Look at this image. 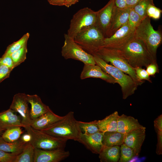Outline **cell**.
<instances>
[{
	"instance_id": "ab89813d",
	"label": "cell",
	"mask_w": 162,
	"mask_h": 162,
	"mask_svg": "<svg viewBox=\"0 0 162 162\" xmlns=\"http://www.w3.org/2000/svg\"><path fill=\"white\" fill-rule=\"evenodd\" d=\"M157 134V143L156 145V152L158 155L162 154V131H158Z\"/></svg>"
},
{
	"instance_id": "d4e9b609",
	"label": "cell",
	"mask_w": 162,
	"mask_h": 162,
	"mask_svg": "<svg viewBox=\"0 0 162 162\" xmlns=\"http://www.w3.org/2000/svg\"><path fill=\"white\" fill-rule=\"evenodd\" d=\"M27 143L22 142L19 139L12 142L5 141L0 136V150L18 155L20 153Z\"/></svg>"
},
{
	"instance_id": "bcb514c9",
	"label": "cell",
	"mask_w": 162,
	"mask_h": 162,
	"mask_svg": "<svg viewBox=\"0 0 162 162\" xmlns=\"http://www.w3.org/2000/svg\"><path fill=\"white\" fill-rule=\"evenodd\" d=\"M80 0H65L64 6L69 8L78 2Z\"/></svg>"
},
{
	"instance_id": "ba28073f",
	"label": "cell",
	"mask_w": 162,
	"mask_h": 162,
	"mask_svg": "<svg viewBox=\"0 0 162 162\" xmlns=\"http://www.w3.org/2000/svg\"><path fill=\"white\" fill-rule=\"evenodd\" d=\"M96 11L88 7L80 9L73 16L67 34L74 39L81 32L95 25Z\"/></svg>"
},
{
	"instance_id": "d590c367",
	"label": "cell",
	"mask_w": 162,
	"mask_h": 162,
	"mask_svg": "<svg viewBox=\"0 0 162 162\" xmlns=\"http://www.w3.org/2000/svg\"><path fill=\"white\" fill-rule=\"evenodd\" d=\"M16 155L0 150V162H14Z\"/></svg>"
},
{
	"instance_id": "f1b7e54d",
	"label": "cell",
	"mask_w": 162,
	"mask_h": 162,
	"mask_svg": "<svg viewBox=\"0 0 162 162\" xmlns=\"http://www.w3.org/2000/svg\"><path fill=\"white\" fill-rule=\"evenodd\" d=\"M80 130L83 134L90 135L100 131L97 124L95 120L89 122H85L77 121Z\"/></svg>"
},
{
	"instance_id": "836d02e7",
	"label": "cell",
	"mask_w": 162,
	"mask_h": 162,
	"mask_svg": "<svg viewBox=\"0 0 162 162\" xmlns=\"http://www.w3.org/2000/svg\"><path fill=\"white\" fill-rule=\"evenodd\" d=\"M162 12V10L155 6L154 4H149L146 11L147 16L155 20L160 18Z\"/></svg>"
},
{
	"instance_id": "8fae6325",
	"label": "cell",
	"mask_w": 162,
	"mask_h": 162,
	"mask_svg": "<svg viewBox=\"0 0 162 162\" xmlns=\"http://www.w3.org/2000/svg\"><path fill=\"white\" fill-rule=\"evenodd\" d=\"M114 0H110L103 8L96 11L95 26L108 38L112 21L114 8Z\"/></svg>"
},
{
	"instance_id": "7a4b0ae2",
	"label": "cell",
	"mask_w": 162,
	"mask_h": 162,
	"mask_svg": "<svg viewBox=\"0 0 162 162\" xmlns=\"http://www.w3.org/2000/svg\"><path fill=\"white\" fill-rule=\"evenodd\" d=\"M134 36L143 43L154 61L157 62V50L162 43V35L160 31L154 29L150 18L147 16L142 20L135 29Z\"/></svg>"
},
{
	"instance_id": "f6af8a7d",
	"label": "cell",
	"mask_w": 162,
	"mask_h": 162,
	"mask_svg": "<svg viewBox=\"0 0 162 162\" xmlns=\"http://www.w3.org/2000/svg\"><path fill=\"white\" fill-rule=\"evenodd\" d=\"M141 0H126V4L127 7L133 8Z\"/></svg>"
},
{
	"instance_id": "30bf717a",
	"label": "cell",
	"mask_w": 162,
	"mask_h": 162,
	"mask_svg": "<svg viewBox=\"0 0 162 162\" xmlns=\"http://www.w3.org/2000/svg\"><path fill=\"white\" fill-rule=\"evenodd\" d=\"M134 31L128 22L112 36L105 38L103 47L116 50L120 48L134 37Z\"/></svg>"
},
{
	"instance_id": "5b68a950",
	"label": "cell",
	"mask_w": 162,
	"mask_h": 162,
	"mask_svg": "<svg viewBox=\"0 0 162 162\" xmlns=\"http://www.w3.org/2000/svg\"><path fill=\"white\" fill-rule=\"evenodd\" d=\"M105 38L94 26L78 33L74 40L85 51L93 55L103 47Z\"/></svg>"
},
{
	"instance_id": "1f68e13d",
	"label": "cell",
	"mask_w": 162,
	"mask_h": 162,
	"mask_svg": "<svg viewBox=\"0 0 162 162\" xmlns=\"http://www.w3.org/2000/svg\"><path fill=\"white\" fill-rule=\"evenodd\" d=\"M151 4H154L153 0H141L133 8L143 20L147 16L146 10L149 5Z\"/></svg>"
},
{
	"instance_id": "d6a6232c",
	"label": "cell",
	"mask_w": 162,
	"mask_h": 162,
	"mask_svg": "<svg viewBox=\"0 0 162 162\" xmlns=\"http://www.w3.org/2000/svg\"><path fill=\"white\" fill-rule=\"evenodd\" d=\"M142 20L140 16L133 8H130L128 23L130 27L135 30Z\"/></svg>"
},
{
	"instance_id": "e0dca14e",
	"label": "cell",
	"mask_w": 162,
	"mask_h": 162,
	"mask_svg": "<svg viewBox=\"0 0 162 162\" xmlns=\"http://www.w3.org/2000/svg\"><path fill=\"white\" fill-rule=\"evenodd\" d=\"M63 117L56 115L50 109L38 118L32 120L30 125L35 129L42 130L53 125Z\"/></svg>"
},
{
	"instance_id": "ee69618b",
	"label": "cell",
	"mask_w": 162,
	"mask_h": 162,
	"mask_svg": "<svg viewBox=\"0 0 162 162\" xmlns=\"http://www.w3.org/2000/svg\"><path fill=\"white\" fill-rule=\"evenodd\" d=\"M49 3L52 5L58 6H64L65 0H47Z\"/></svg>"
},
{
	"instance_id": "9c48e42d",
	"label": "cell",
	"mask_w": 162,
	"mask_h": 162,
	"mask_svg": "<svg viewBox=\"0 0 162 162\" xmlns=\"http://www.w3.org/2000/svg\"><path fill=\"white\" fill-rule=\"evenodd\" d=\"M64 44L61 54L65 59H72L82 62L84 64H95L93 56L85 51L67 34H64Z\"/></svg>"
},
{
	"instance_id": "d6986e66",
	"label": "cell",
	"mask_w": 162,
	"mask_h": 162,
	"mask_svg": "<svg viewBox=\"0 0 162 162\" xmlns=\"http://www.w3.org/2000/svg\"><path fill=\"white\" fill-rule=\"evenodd\" d=\"M130 9V8L128 7L119 8L114 6L112 21L108 38L112 36L118 30L128 22Z\"/></svg>"
},
{
	"instance_id": "44dd1931",
	"label": "cell",
	"mask_w": 162,
	"mask_h": 162,
	"mask_svg": "<svg viewBox=\"0 0 162 162\" xmlns=\"http://www.w3.org/2000/svg\"><path fill=\"white\" fill-rule=\"evenodd\" d=\"M143 127L140 124L137 119L132 116L124 114L118 116L117 131L119 132L126 134Z\"/></svg>"
},
{
	"instance_id": "7bdbcfd3",
	"label": "cell",
	"mask_w": 162,
	"mask_h": 162,
	"mask_svg": "<svg viewBox=\"0 0 162 162\" xmlns=\"http://www.w3.org/2000/svg\"><path fill=\"white\" fill-rule=\"evenodd\" d=\"M20 139L23 142L25 143H30L31 140V137L30 134L28 133L22 134Z\"/></svg>"
},
{
	"instance_id": "6da1fadb",
	"label": "cell",
	"mask_w": 162,
	"mask_h": 162,
	"mask_svg": "<svg viewBox=\"0 0 162 162\" xmlns=\"http://www.w3.org/2000/svg\"><path fill=\"white\" fill-rule=\"evenodd\" d=\"M116 50L134 68L146 67L151 63H157L154 61L143 43L134 36L124 45Z\"/></svg>"
},
{
	"instance_id": "4316f807",
	"label": "cell",
	"mask_w": 162,
	"mask_h": 162,
	"mask_svg": "<svg viewBox=\"0 0 162 162\" xmlns=\"http://www.w3.org/2000/svg\"><path fill=\"white\" fill-rule=\"evenodd\" d=\"M21 127H17L4 130L1 135L5 141L12 142L18 140L22 134Z\"/></svg>"
},
{
	"instance_id": "74e56055",
	"label": "cell",
	"mask_w": 162,
	"mask_h": 162,
	"mask_svg": "<svg viewBox=\"0 0 162 162\" xmlns=\"http://www.w3.org/2000/svg\"><path fill=\"white\" fill-rule=\"evenodd\" d=\"M0 64L4 65L13 69L15 68L10 55L4 54L0 58Z\"/></svg>"
},
{
	"instance_id": "ffe728a7",
	"label": "cell",
	"mask_w": 162,
	"mask_h": 162,
	"mask_svg": "<svg viewBox=\"0 0 162 162\" xmlns=\"http://www.w3.org/2000/svg\"><path fill=\"white\" fill-rule=\"evenodd\" d=\"M26 96L28 102L31 105L30 116L32 120L38 118L50 109L48 106L42 102L37 95L27 94Z\"/></svg>"
},
{
	"instance_id": "b9f144b4",
	"label": "cell",
	"mask_w": 162,
	"mask_h": 162,
	"mask_svg": "<svg viewBox=\"0 0 162 162\" xmlns=\"http://www.w3.org/2000/svg\"><path fill=\"white\" fill-rule=\"evenodd\" d=\"M115 6L119 8H123L127 7L126 0H114Z\"/></svg>"
},
{
	"instance_id": "ac0fdd59",
	"label": "cell",
	"mask_w": 162,
	"mask_h": 162,
	"mask_svg": "<svg viewBox=\"0 0 162 162\" xmlns=\"http://www.w3.org/2000/svg\"><path fill=\"white\" fill-rule=\"evenodd\" d=\"M16 112L10 108L0 112V128L4 131L15 127H25L21 117Z\"/></svg>"
},
{
	"instance_id": "83f0119b",
	"label": "cell",
	"mask_w": 162,
	"mask_h": 162,
	"mask_svg": "<svg viewBox=\"0 0 162 162\" xmlns=\"http://www.w3.org/2000/svg\"><path fill=\"white\" fill-rule=\"evenodd\" d=\"M27 52L26 43L21 48L10 55L15 68L25 61L26 59Z\"/></svg>"
},
{
	"instance_id": "4fadbf2b",
	"label": "cell",
	"mask_w": 162,
	"mask_h": 162,
	"mask_svg": "<svg viewBox=\"0 0 162 162\" xmlns=\"http://www.w3.org/2000/svg\"><path fill=\"white\" fill-rule=\"evenodd\" d=\"M70 155L69 152L64 149L45 150L34 148V162H59Z\"/></svg>"
},
{
	"instance_id": "e575fe53",
	"label": "cell",
	"mask_w": 162,
	"mask_h": 162,
	"mask_svg": "<svg viewBox=\"0 0 162 162\" xmlns=\"http://www.w3.org/2000/svg\"><path fill=\"white\" fill-rule=\"evenodd\" d=\"M135 73L138 79L140 81L147 80L152 83L150 76L146 70L142 67H137L134 68Z\"/></svg>"
},
{
	"instance_id": "5bb4252c",
	"label": "cell",
	"mask_w": 162,
	"mask_h": 162,
	"mask_svg": "<svg viewBox=\"0 0 162 162\" xmlns=\"http://www.w3.org/2000/svg\"><path fill=\"white\" fill-rule=\"evenodd\" d=\"M146 128L142 127L125 134L123 143L132 148L138 156L146 137Z\"/></svg>"
},
{
	"instance_id": "277c9868",
	"label": "cell",
	"mask_w": 162,
	"mask_h": 162,
	"mask_svg": "<svg viewBox=\"0 0 162 162\" xmlns=\"http://www.w3.org/2000/svg\"><path fill=\"white\" fill-rule=\"evenodd\" d=\"M93 56L95 64L99 66L105 72L112 77L116 83L120 86L123 99H126L134 93L138 86L130 76L108 64L97 55Z\"/></svg>"
},
{
	"instance_id": "f546056e",
	"label": "cell",
	"mask_w": 162,
	"mask_h": 162,
	"mask_svg": "<svg viewBox=\"0 0 162 162\" xmlns=\"http://www.w3.org/2000/svg\"><path fill=\"white\" fill-rule=\"evenodd\" d=\"M29 33L24 34L19 40L9 45L7 47L4 54L10 55L12 53L22 47L27 43L29 37Z\"/></svg>"
},
{
	"instance_id": "cb8c5ba5",
	"label": "cell",
	"mask_w": 162,
	"mask_h": 162,
	"mask_svg": "<svg viewBox=\"0 0 162 162\" xmlns=\"http://www.w3.org/2000/svg\"><path fill=\"white\" fill-rule=\"evenodd\" d=\"M125 135L117 131L103 132L102 143L106 146H120L123 143Z\"/></svg>"
},
{
	"instance_id": "4dcf8cb0",
	"label": "cell",
	"mask_w": 162,
	"mask_h": 162,
	"mask_svg": "<svg viewBox=\"0 0 162 162\" xmlns=\"http://www.w3.org/2000/svg\"><path fill=\"white\" fill-rule=\"evenodd\" d=\"M136 156L135 152L132 148L124 143L120 145V157L118 162H128Z\"/></svg>"
},
{
	"instance_id": "52a82bcc",
	"label": "cell",
	"mask_w": 162,
	"mask_h": 162,
	"mask_svg": "<svg viewBox=\"0 0 162 162\" xmlns=\"http://www.w3.org/2000/svg\"><path fill=\"white\" fill-rule=\"evenodd\" d=\"M24 128L31 135L30 143L34 148L45 150L64 149L67 141L35 129L30 125L25 126Z\"/></svg>"
},
{
	"instance_id": "60d3db41",
	"label": "cell",
	"mask_w": 162,
	"mask_h": 162,
	"mask_svg": "<svg viewBox=\"0 0 162 162\" xmlns=\"http://www.w3.org/2000/svg\"><path fill=\"white\" fill-rule=\"evenodd\" d=\"M154 126L156 132L162 131V115L158 116L154 121Z\"/></svg>"
},
{
	"instance_id": "484cf974",
	"label": "cell",
	"mask_w": 162,
	"mask_h": 162,
	"mask_svg": "<svg viewBox=\"0 0 162 162\" xmlns=\"http://www.w3.org/2000/svg\"><path fill=\"white\" fill-rule=\"evenodd\" d=\"M34 148L28 143L22 152L16 155L14 162H34Z\"/></svg>"
},
{
	"instance_id": "7402d4cb",
	"label": "cell",
	"mask_w": 162,
	"mask_h": 162,
	"mask_svg": "<svg viewBox=\"0 0 162 162\" xmlns=\"http://www.w3.org/2000/svg\"><path fill=\"white\" fill-rule=\"evenodd\" d=\"M115 111L101 120H95L100 130L103 132L117 131L118 120L119 116Z\"/></svg>"
},
{
	"instance_id": "9a60e30c",
	"label": "cell",
	"mask_w": 162,
	"mask_h": 162,
	"mask_svg": "<svg viewBox=\"0 0 162 162\" xmlns=\"http://www.w3.org/2000/svg\"><path fill=\"white\" fill-rule=\"evenodd\" d=\"M80 77L81 80L89 78H99L108 83L113 84L116 83L112 77L105 72L99 66L96 64H84Z\"/></svg>"
},
{
	"instance_id": "7dc6e473",
	"label": "cell",
	"mask_w": 162,
	"mask_h": 162,
	"mask_svg": "<svg viewBox=\"0 0 162 162\" xmlns=\"http://www.w3.org/2000/svg\"><path fill=\"white\" fill-rule=\"evenodd\" d=\"M4 131L0 128V136H1L3 133Z\"/></svg>"
},
{
	"instance_id": "2e32d148",
	"label": "cell",
	"mask_w": 162,
	"mask_h": 162,
	"mask_svg": "<svg viewBox=\"0 0 162 162\" xmlns=\"http://www.w3.org/2000/svg\"><path fill=\"white\" fill-rule=\"evenodd\" d=\"M103 132L99 131L90 135L82 133L78 142L81 143L92 153L99 154L104 145Z\"/></svg>"
},
{
	"instance_id": "8992f818",
	"label": "cell",
	"mask_w": 162,
	"mask_h": 162,
	"mask_svg": "<svg viewBox=\"0 0 162 162\" xmlns=\"http://www.w3.org/2000/svg\"><path fill=\"white\" fill-rule=\"evenodd\" d=\"M94 55L129 75L138 86H141L144 82L143 81L138 79L134 68L130 66L117 50L102 47Z\"/></svg>"
},
{
	"instance_id": "f35d334b",
	"label": "cell",
	"mask_w": 162,
	"mask_h": 162,
	"mask_svg": "<svg viewBox=\"0 0 162 162\" xmlns=\"http://www.w3.org/2000/svg\"><path fill=\"white\" fill-rule=\"evenodd\" d=\"M146 68V71L150 76H153L156 73L159 72L158 66L157 63H151L148 65Z\"/></svg>"
},
{
	"instance_id": "3957f363",
	"label": "cell",
	"mask_w": 162,
	"mask_h": 162,
	"mask_svg": "<svg viewBox=\"0 0 162 162\" xmlns=\"http://www.w3.org/2000/svg\"><path fill=\"white\" fill-rule=\"evenodd\" d=\"M41 131L67 141H78L82 133L73 111L68 112L53 125Z\"/></svg>"
},
{
	"instance_id": "8d00e7d4",
	"label": "cell",
	"mask_w": 162,
	"mask_h": 162,
	"mask_svg": "<svg viewBox=\"0 0 162 162\" xmlns=\"http://www.w3.org/2000/svg\"><path fill=\"white\" fill-rule=\"evenodd\" d=\"M13 69L0 64V83L8 78Z\"/></svg>"
},
{
	"instance_id": "603a6c76",
	"label": "cell",
	"mask_w": 162,
	"mask_h": 162,
	"mask_svg": "<svg viewBox=\"0 0 162 162\" xmlns=\"http://www.w3.org/2000/svg\"><path fill=\"white\" fill-rule=\"evenodd\" d=\"M119 146H104L99 154L101 162H118L120 157Z\"/></svg>"
},
{
	"instance_id": "7c38bea8",
	"label": "cell",
	"mask_w": 162,
	"mask_h": 162,
	"mask_svg": "<svg viewBox=\"0 0 162 162\" xmlns=\"http://www.w3.org/2000/svg\"><path fill=\"white\" fill-rule=\"evenodd\" d=\"M26 95L23 93L15 94L10 107V109L20 114L22 123L25 126L30 125L32 121Z\"/></svg>"
}]
</instances>
